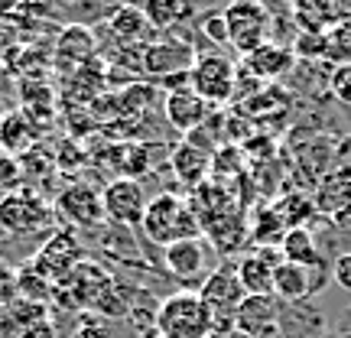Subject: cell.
Segmentation results:
<instances>
[{
    "mask_svg": "<svg viewBox=\"0 0 351 338\" xmlns=\"http://www.w3.org/2000/svg\"><path fill=\"white\" fill-rule=\"evenodd\" d=\"M16 293H20V300L39 302V306H46L49 300H56V287H52L43 274H36L29 263H26V267H16Z\"/></svg>",
    "mask_w": 351,
    "mask_h": 338,
    "instance_id": "cb8c5ba5",
    "label": "cell"
},
{
    "mask_svg": "<svg viewBox=\"0 0 351 338\" xmlns=\"http://www.w3.org/2000/svg\"><path fill=\"white\" fill-rule=\"evenodd\" d=\"M280 257L289 263H300V267H319L322 257H319V244H315V234L309 228H289L283 241H280Z\"/></svg>",
    "mask_w": 351,
    "mask_h": 338,
    "instance_id": "44dd1931",
    "label": "cell"
},
{
    "mask_svg": "<svg viewBox=\"0 0 351 338\" xmlns=\"http://www.w3.org/2000/svg\"><path fill=\"white\" fill-rule=\"evenodd\" d=\"M13 300H20V293H16V267H7L0 261V306H7Z\"/></svg>",
    "mask_w": 351,
    "mask_h": 338,
    "instance_id": "4dcf8cb0",
    "label": "cell"
},
{
    "mask_svg": "<svg viewBox=\"0 0 351 338\" xmlns=\"http://www.w3.org/2000/svg\"><path fill=\"white\" fill-rule=\"evenodd\" d=\"M289 10L302 33H326V26L339 20V0H289Z\"/></svg>",
    "mask_w": 351,
    "mask_h": 338,
    "instance_id": "d6986e66",
    "label": "cell"
},
{
    "mask_svg": "<svg viewBox=\"0 0 351 338\" xmlns=\"http://www.w3.org/2000/svg\"><path fill=\"white\" fill-rule=\"evenodd\" d=\"M56 221V208L46 205L36 192L20 189L0 199V231L13 234V238H29V234H43L46 228Z\"/></svg>",
    "mask_w": 351,
    "mask_h": 338,
    "instance_id": "277c9868",
    "label": "cell"
},
{
    "mask_svg": "<svg viewBox=\"0 0 351 338\" xmlns=\"http://www.w3.org/2000/svg\"><path fill=\"white\" fill-rule=\"evenodd\" d=\"M36 147V124L29 121V114L13 108V111L0 114V150L23 156Z\"/></svg>",
    "mask_w": 351,
    "mask_h": 338,
    "instance_id": "2e32d148",
    "label": "cell"
},
{
    "mask_svg": "<svg viewBox=\"0 0 351 338\" xmlns=\"http://www.w3.org/2000/svg\"><path fill=\"white\" fill-rule=\"evenodd\" d=\"M234 328L251 338L280 335V300L276 296H244L234 313Z\"/></svg>",
    "mask_w": 351,
    "mask_h": 338,
    "instance_id": "8fae6325",
    "label": "cell"
},
{
    "mask_svg": "<svg viewBox=\"0 0 351 338\" xmlns=\"http://www.w3.org/2000/svg\"><path fill=\"white\" fill-rule=\"evenodd\" d=\"M108 26H111L114 36H121L124 43H140V39L150 36V20H147V13H143V7H117V10L111 13V20H108Z\"/></svg>",
    "mask_w": 351,
    "mask_h": 338,
    "instance_id": "7402d4cb",
    "label": "cell"
},
{
    "mask_svg": "<svg viewBox=\"0 0 351 338\" xmlns=\"http://www.w3.org/2000/svg\"><path fill=\"white\" fill-rule=\"evenodd\" d=\"M287 234V225L280 221V215L274 208H257L254 212V234L251 238L261 244V248H276L280 251V241Z\"/></svg>",
    "mask_w": 351,
    "mask_h": 338,
    "instance_id": "484cf974",
    "label": "cell"
},
{
    "mask_svg": "<svg viewBox=\"0 0 351 338\" xmlns=\"http://www.w3.org/2000/svg\"><path fill=\"white\" fill-rule=\"evenodd\" d=\"M234 82H238V69L228 62L225 56H199L189 69V88L212 111L234 101Z\"/></svg>",
    "mask_w": 351,
    "mask_h": 338,
    "instance_id": "8992f818",
    "label": "cell"
},
{
    "mask_svg": "<svg viewBox=\"0 0 351 338\" xmlns=\"http://www.w3.org/2000/svg\"><path fill=\"white\" fill-rule=\"evenodd\" d=\"M43 319H49V309L29 300H13L0 306V338H20L29 326H36Z\"/></svg>",
    "mask_w": 351,
    "mask_h": 338,
    "instance_id": "e0dca14e",
    "label": "cell"
},
{
    "mask_svg": "<svg viewBox=\"0 0 351 338\" xmlns=\"http://www.w3.org/2000/svg\"><path fill=\"white\" fill-rule=\"evenodd\" d=\"M335 95L341 101H351V69H341L335 75Z\"/></svg>",
    "mask_w": 351,
    "mask_h": 338,
    "instance_id": "e575fe53",
    "label": "cell"
},
{
    "mask_svg": "<svg viewBox=\"0 0 351 338\" xmlns=\"http://www.w3.org/2000/svg\"><path fill=\"white\" fill-rule=\"evenodd\" d=\"M101 205H104V218L121 228H137L147 212V195L137 176H117L101 189Z\"/></svg>",
    "mask_w": 351,
    "mask_h": 338,
    "instance_id": "52a82bcc",
    "label": "cell"
},
{
    "mask_svg": "<svg viewBox=\"0 0 351 338\" xmlns=\"http://www.w3.org/2000/svg\"><path fill=\"white\" fill-rule=\"evenodd\" d=\"M140 228H143V234L153 244H163V248L202 234V221L195 215V208L186 199H176L173 192H160L156 199L147 202V212H143Z\"/></svg>",
    "mask_w": 351,
    "mask_h": 338,
    "instance_id": "7a4b0ae2",
    "label": "cell"
},
{
    "mask_svg": "<svg viewBox=\"0 0 351 338\" xmlns=\"http://www.w3.org/2000/svg\"><path fill=\"white\" fill-rule=\"evenodd\" d=\"M143 13H147L150 26L166 29V26H173L176 20H179V13H182V0H150V3L143 7Z\"/></svg>",
    "mask_w": 351,
    "mask_h": 338,
    "instance_id": "4316f807",
    "label": "cell"
},
{
    "mask_svg": "<svg viewBox=\"0 0 351 338\" xmlns=\"http://www.w3.org/2000/svg\"><path fill=\"white\" fill-rule=\"evenodd\" d=\"M199 296L208 302V309L215 315V338L234 332V313L247 296L238 280V270L234 267H215L212 274L202 280Z\"/></svg>",
    "mask_w": 351,
    "mask_h": 338,
    "instance_id": "5b68a950",
    "label": "cell"
},
{
    "mask_svg": "<svg viewBox=\"0 0 351 338\" xmlns=\"http://www.w3.org/2000/svg\"><path fill=\"white\" fill-rule=\"evenodd\" d=\"M315 293V280L309 267L280 261L274 270V296L283 302H302Z\"/></svg>",
    "mask_w": 351,
    "mask_h": 338,
    "instance_id": "9a60e30c",
    "label": "cell"
},
{
    "mask_svg": "<svg viewBox=\"0 0 351 338\" xmlns=\"http://www.w3.org/2000/svg\"><path fill=\"white\" fill-rule=\"evenodd\" d=\"M166 117L169 124L179 130V134H192L199 130L202 124H208L212 117V108L192 91V88H176V91H166Z\"/></svg>",
    "mask_w": 351,
    "mask_h": 338,
    "instance_id": "5bb4252c",
    "label": "cell"
},
{
    "mask_svg": "<svg viewBox=\"0 0 351 338\" xmlns=\"http://www.w3.org/2000/svg\"><path fill=\"white\" fill-rule=\"evenodd\" d=\"M23 189V169H20V156L0 150V195H10Z\"/></svg>",
    "mask_w": 351,
    "mask_h": 338,
    "instance_id": "83f0119b",
    "label": "cell"
},
{
    "mask_svg": "<svg viewBox=\"0 0 351 338\" xmlns=\"http://www.w3.org/2000/svg\"><path fill=\"white\" fill-rule=\"evenodd\" d=\"M326 33H300L296 46H293V56H302V59H322L326 56Z\"/></svg>",
    "mask_w": 351,
    "mask_h": 338,
    "instance_id": "f1b7e54d",
    "label": "cell"
},
{
    "mask_svg": "<svg viewBox=\"0 0 351 338\" xmlns=\"http://www.w3.org/2000/svg\"><path fill=\"white\" fill-rule=\"evenodd\" d=\"M0 199H3V195H0Z\"/></svg>",
    "mask_w": 351,
    "mask_h": 338,
    "instance_id": "d590c367",
    "label": "cell"
},
{
    "mask_svg": "<svg viewBox=\"0 0 351 338\" xmlns=\"http://www.w3.org/2000/svg\"><path fill=\"white\" fill-rule=\"evenodd\" d=\"M283 261L274 248H257L254 254H244L238 261V280L247 296H274V270Z\"/></svg>",
    "mask_w": 351,
    "mask_h": 338,
    "instance_id": "7c38bea8",
    "label": "cell"
},
{
    "mask_svg": "<svg viewBox=\"0 0 351 338\" xmlns=\"http://www.w3.org/2000/svg\"><path fill=\"white\" fill-rule=\"evenodd\" d=\"M20 338H59V335H56V326H52L49 319H43L36 326H29L26 332H20Z\"/></svg>",
    "mask_w": 351,
    "mask_h": 338,
    "instance_id": "836d02e7",
    "label": "cell"
},
{
    "mask_svg": "<svg viewBox=\"0 0 351 338\" xmlns=\"http://www.w3.org/2000/svg\"><path fill=\"white\" fill-rule=\"evenodd\" d=\"M91 52H95V36L88 33L85 26H69L62 36H59V56H56V62L62 65V69H69V62H72V69H78Z\"/></svg>",
    "mask_w": 351,
    "mask_h": 338,
    "instance_id": "603a6c76",
    "label": "cell"
},
{
    "mask_svg": "<svg viewBox=\"0 0 351 338\" xmlns=\"http://www.w3.org/2000/svg\"><path fill=\"white\" fill-rule=\"evenodd\" d=\"M202 23H205V26H202V33H205V36H212L218 46H228V26H225V16H221V10H218V13H208Z\"/></svg>",
    "mask_w": 351,
    "mask_h": 338,
    "instance_id": "1f68e13d",
    "label": "cell"
},
{
    "mask_svg": "<svg viewBox=\"0 0 351 338\" xmlns=\"http://www.w3.org/2000/svg\"><path fill=\"white\" fill-rule=\"evenodd\" d=\"M78 263H82V248H78V241L72 238V231H56V234L46 241V248L29 261V267H33L36 274L46 276L52 287H59Z\"/></svg>",
    "mask_w": 351,
    "mask_h": 338,
    "instance_id": "30bf717a",
    "label": "cell"
},
{
    "mask_svg": "<svg viewBox=\"0 0 351 338\" xmlns=\"http://www.w3.org/2000/svg\"><path fill=\"white\" fill-rule=\"evenodd\" d=\"M332 280H335V287L351 293V251L335 257V263H332Z\"/></svg>",
    "mask_w": 351,
    "mask_h": 338,
    "instance_id": "d6a6232c",
    "label": "cell"
},
{
    "mask_svg": "<svg viewBox=\"0 0 351 338\" xmlns=\"http://www.w3.org/2000/svg\"><path fill=\"white\" fill-rule=\"evenodd\" d=\"M169 163H173V173L186 182V186H199L205 176L212 173V153L199 150L195 143L182 140L173 153H169Z\"/></svg>",
    "mask_w": 351,
    "mask_h": 338,
    "instance_id": "ac0fdd59",
    "label": "cell"
},
{
    "mask_svg": "<svg viewBox=\"0 0 351 338\" xmlns=\"http://www.w3.org/2000/svg\"><path fill=\"white\" fill-rule=\"evenodd\" d=\"M192 56H189L182 46H166V43H156V46H147L143 49V69L150 75H173V72H189L192 69Z\"/></svg>",
    "mask_w": 351,
    "mask_h": 338,
    "instance_id": "ffe728a7",
    "label": "cell"
},
{
    "mask_svg": "<svg viewBox=\"0 0 351 338\" xmlns=\"http://www.w3.org/2000/svg\"><path fill=\"white\" fill-rule=\"evenodd\" d=\"M274 212L280 215V221L287 225V231L289 228H306V221L315 215V202L300 195V192H289L283 199H276Z\"/></svg>",
    "mask_w": 351,
    "mask_h": 338,
    "instance_id": "d4e9b609",
    "label": "cell"
},
{
    "mask_svg": "<svg viewBox=\"0 0 351 338\" xmlns=\"http://www.w3.org/2000/svg\"><path fill=\"white\" fill-rule=\"evenodd\" d=\"M296 65V56H293V49H287V46H280V43H263V46H257L254 52H247V56H241V69L247 72V75H254L257 82H276V78H283Z\"/></svg>",
    "mask_w": 351,
    "mask_h": 338,
    "instance_id": "4fadbf2b",
    "label": "cell"
},
{
    "mask_svg": "<svg viewBox=\"0 0 351 338\" xmlns=\"http://www.w3.org/2000/svg\"><path fill=\"white\" fill-rule=\"evenodd\" d=\"M153 328L160 338H215V315L199 289H179L156 306Z\"/></svg>",
    "mask_w": 351,
    "mask_h": 338,
    "instance_id": "6da1fadb",
    "label": "cell"
},
{
    "mask_svg": "<svg viewBox=\"0 0 351 338\" xmlns=\"http://www.w3.org/2000/svg\"><path fill=\"white\" fill-rule=\"evenodd\" d=\"M56 218L69 221L72 228H98L104 225V205L101 192L88 182H72L56 195Z\"/></svg>",
    "mask_w": 351,
    "mask_h": 338,
    "instance_id": "ba28073f",
    "label": "cell"
},
{
    "mask_svg": "<svg viewBox=\"0 0 351 338\" xmlns=\"http://www.w3.org/2000/svg\"><path fill=\"white\" fill-rule=\"evenodd\" d=\"M225 26H228V46L238 49L241 56L254 52L257 46L270 43V23L274 16L263 7L261 0H231L225 10Z\"/></svg>",
    "mask_w": 351,
    "mask_h": 338,
    "instance_id": "3957f363",
    "label": "cell"
},
{
    "mask_svg": "<svg viewBox=\"0 0 351 338\" xmlns=\"http://www.w3.org/2000/svg\"><path fill=\"white\" fill-rule=\"evenodd\" d=\"M212 244L202 238L176 241L169 248H163V267L166 274H173L182 283H195L212 274Z\"/></svg>",
    "mask_w": 351,
    "mask_h": 338,
    "instance_id": "9c48e42d",
    "label": "cell"
},
{
    "mask_svg": "<svg viewBox=\"0 0 351 338\" xmlns=\"http://www.w3.org/2000/svg\"><path fill=\"white\" fill-rule=\"evenodd\" d=\"M16 49H20V29L16 23L0 16V59H10Z\"/></svg>",
    "mask_w": 351,
    "mask_h": 338,
    "instance_id": "f546056e",
    "label": "cell"
}]
</instances>
